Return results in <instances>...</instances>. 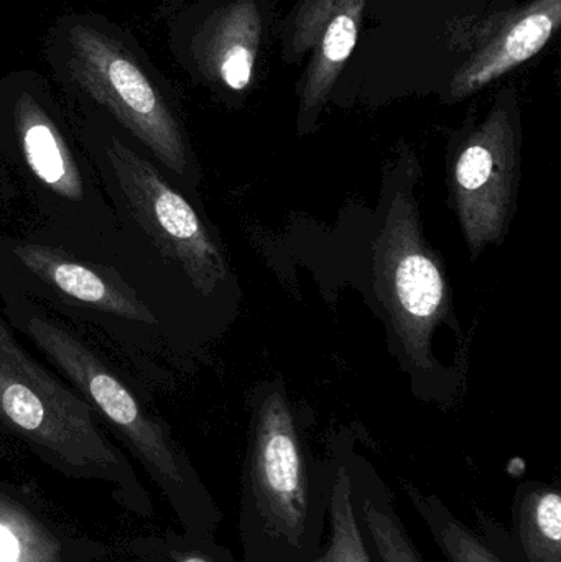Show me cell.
<instances>
[{
    "mask_svg": "<svg viewBox=\"0 0 561 562\" xmlns=\"http://www.w3.org/2000/svg\"><path fill=\"white\" fill-rule=\"evenodd\" d=\"M312 562H378L356 512L348 459H338L329 465L326 537Z\"/></svg>",
    "mask_w": 561,
    "mask_h": 562,
    "instance_id": "cell-14",
    "label": "cell"
},
{
    "mask_svg": "<svg viewBox=\"0 0 561 562\" xmlns=\"http://www.w3.org/2000/svg\"><path fill=\"white\" fill-rule=\"evenodd\" d=\"M81 144L117 220V243L105 263L144 296L171 333V277L210 297L227 280L226 260L187 191L134 140L88 125Z\"/></svg>",
    "mask_w": 561,
    "mask_h": 562,
    "instance_id": "cell-1",
    "label": "cell"
},
{
    "mask_svg": "<svg viewBox=\"0 0 561 562\" xmlns=\"http://www.w3.org/2000/svg\"><path fill=\"white\" fill-rule=\"evenodd\" d=\"M0 426L53 471L104 482L128 514L154 515L127 456L108 438L91 405L20 342L0 313Z\"/></svg>",
    "mask_w": 561,
    "mask_h": 562,
    "instance_id": "cell-3",
    "label": "cell"
},
{
    "mask_svg": "<svg viewBox=\"0 0 561 562\" xmlns=\"http://www.w3.org/2000/svg\"><path fill=\"white\" fill-rule=\"evenodd\" d=\"M0 293L19 294L71 326L101 334L150 379L171 344L157 311L114 267L36 231L0 234Z\"/></svg>",
    "mask_w": 561,
    "mask_h": 562,
    "instance_id": "cell-5",
    "label": "cell"
},
{
    "mask_svg": "<svg viewBox=\"0 0 561 562\" xmlns=\"http://www.w3.org/2000/svg\"><path fill=\"white\" fill-rule=\"evenodd\" d=\"M402 488L447 562H520L509 530L487 512L474 510L478 527L473 528L438 495L427 494L414 484Z\"/></svg>",
    "mask_w": 561,
    "mask_h": 562,
    "instance_id": "cell-11",
    "label": "cell"
},
{
    "mask_svg": "<svg viewBox=\"0 0 561 562\" xmlns=\"http://www.w3.org/2000/svg\"><path fill=\"white\" fill-rule=\"evenodd\" d=\"M329 465L310 456L280 392L254 413L239 495V562H312L328 524Z\"/></svg>",
    "mask_w": 561,
    "mask_h": 562,
    "instance_id": "cell-4",
    "label": "cell"
},
{
    "mask_svg": "<svg viewBox=\"0 0 561 562\" xmlns=\"http://www.w3.org/2000/svg\"><path fill=\"white\" fill-rule=\"evenodd\" d=\"M509 535L520 562H561L560 485L539 481L517 485Z\"/></svg>",
    "mask_w": 561,
    "mask_h": 562,
    "instance_id": "cell-13",
    "label": "cell"
},
{
    "mask_svg": "<svg viewBox=\"0 0 561 562\" xmlns=\"http://www.w3.org/2000/svg\"><path fill=\"white\" fill-rule=\"evenodd\" d=\"M134 562H239L216 535H191L167 531L138 537L128 543Z\"/></svg>",
    "mask_w": 561,
    "mask_h": 562,
    "instance_id": "cell-15",
    "label": "cell"
},
{
    "mask_svg": "<svg viewBox=\"0 0 561 562\" xmlns=\"http://www.w3.org/2000/svg\"><path fill=\"white\" fill-rule=\"evenodd\" d=\"M348 468L356 512L375 561L427 562L399 517L394 495L382 479L364 462L355 464L348 459Z\"/></svg>",
    "mask_w": 561,
    "mask_h": 562,
    "instance_id": "cell-12",
    "label": "cell"
},
{
    "mask_svg": "<svg viewBox=\"0 0 561 562\" xmlns=\"http://www.w3.org/2000/svg\"><path fill=\"white\" fill-rule=\"evenodd\" d=\"M561 0H532L520 12L510 16L480 49L458 69L450 86L453 101L503 78L539 55L559 32Z\"/></svg>",
    "mask_w": 561,
    "mask_h": 562,
    "instance_id": "cell-10",
    "label": "cell"
},
{
    "mask_svg": "<svg viewBox=\"0 0 561 562\" xmlns=\"http://www.w3.org/2000/svg\"><path fill=\"white\" fill-rule=\"evenodd\" d=\"M369 0H299L283 23L287 65L310 56L300 85V121L313 122L355 52Z\"/></svg>",
    "mask_w": 561,
    "mask_h": 562,
    "instance_id": "cell-8",
    "label": "cell"
},
{
    "mask_svg": "<svg viewBox=\"0 0 561 562\" xmlns=\"http://www.w3.org/2000/svg\"><path fill=\"white\" fill-rule=\"evenodd\" d=\"M2 316L23 334L121 439L155 482L184 533L216 535L223 514L168 423L71 324L19 294L0 293Z\"/></svg>",
    "mask_w": 561,
    "mask_h": 562,
    "instance_id": "cell-2",
    "label": "cell"
},
{
    "mask_svg": "<svg viewBox=\"0 0 561 562\" xmlns=\"http://www.w3.org/2000/svg\"><path fill=\"white\" fill-rule=\"evenodd\" d=\"M378 272L405 353L415 366L428 369L431 334L447 316L450 293L407 194L397 193L389 210L379 237Z\"/></svg>",
    "mask_w": 561,
    "mask_h": 562,
    "instance_id": "cell-6",
    "label": "cell"
},
{
    "mask_svg": "<svg viewBox=\"0 0 561 562\" xmlns=\"http://www.w3.org/2000/svg\"><path fill=\"white\" fill-rule=\"evenodd\" d=\"M519 171L516 101L506 94L458 148L451 168L458 216L473 257L506 233Z\"/></svg>",
    "mask_w": 561,
    "mask_h": 562,
    "instance_id": "cell-7",
    "label": "cell"
},
{
    "mask_svg": "<svg viewBox=\"0 0 561 562\" xmlns=\"http://www.w3.org/2000/svg\"><path fill=\"white\" fill-rule=\"evenodd\" d=\"M105 554L35 488L0 481V562H96Z\"/></svg>",
    "mask_w": 561,
    "mask_h": 562,
    "instance_id": "cell-9",
    "label": "cell"
}]
</instances>
